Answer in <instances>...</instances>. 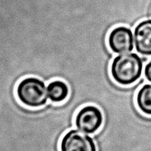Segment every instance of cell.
Instances as JSON below:
<instances>
[{
    "instance_id": "1",
    "label": "cell",
    "mask_w": 151,
    "mask_h": 151,
    "mask_svg": "<svg viewBox=\"0 0 151 151\" xmlns=\"http://www.w3.org/2000/svg\"><path fill=\"white\" fill-rule=\"evenodd\" d=\"M143 62L136 53H122L113 59L110 72L112 79L120 86L135 83L142 75Z\"/></svg>"
},
{
    "instance_id": "2",
    "label": "cell",
    "mask_w": 151,
    "mask_h": 151,
    "mask_svg": "<svg viewBox=\"0 0 151 151\" xmlns=\"http://www.w3.org/2000/svg\"><path fill=\"white\" fill-rule=\"evenodd\" d=\"M16 92L20 103L30 109L41 108L47 103L45 83L36 77H27L19 81Z\"/></svg>"
},
{
    "instance_id": "3",
    "label": "cell",
    "mask_w": 151,
    "mask_h": 151,
    "mask_svg": "<svg viewBox=\"0 0 151 151\" xmlns=\"http://www.w3.org/2000/svg\"><path fill=\"white\" fill-rule=\"evenodd\" d=\"M103 123V112L96 106L88 105L83 106L78 111L75 116V126L86 134H95L100 130Z\"/></svg>"
},
{
    "instance_id": "4",
    "label": "cell",
    "mask_w": 151,
    "mask_h": 151,
    "mask_svg": "<svg viewBox=\"0 0 151 151\" xmlns=\"http://www.w3.org/2000/svg\"><path fill=\"white\" fill-rule=\"evenodd\" d=\"M60 151H97L94 139L80 130L72 129L60 139Z\"/></svg>"
},
{
    "instance_id": "5",
    "label": "cell",
    "mask_w": 151,
    "mask_h": 151,
    "mask_svg": "<svg viewBox=\"0 0 151 151\" xmlns=\"http://www.w3.org/2000/svg\"><path fill=\"white\" fill-rule=\"evenodd\" d=\"M107 42L109 49L113 52L116 54L129 52L134 47V34L127 27H116L109 33Z\"/></svg>"
},
{
    "instance_id": "6",
    "label": "cell",
    "mask_w": 151,
    "mask_h": 151,
    "mask_svg": "<svg viewBox=\"0 0 151 151\" xmlns=\"http://www.w3.org/2000/svg\"><path fill=\"white\" fill-rule=\"evenodd\" d=\"M134 47L139 54L151 56V19L140 22L134 31Z\"/></svg>"
},
{
    "instance_id": "7",
    "label": "cell",
    "mask_w": 151,
    "mask_h": 151,
    "mask_svg": "<svg viewBox=\"0 0 151 151\" xmlns=\"http://www.w3.org/2000/svg\"><path fill=\"white\" fill-rule=\"evenodd\" d=\"M48 98L52 103H60L69 97V88L67 84L60 80H55L47 86Z\"/></svg>"
},
{
    "instance_id": "8",
    "label": "cell",
    "mask_w": 151,
    "mask_h": 151,
    "mask_svg": "<svg viewBox=\"0 0 151 151\" xmlns=\"http://www.w3.org/2000/svg\"><path fill=\"white\" fill-rule=\"evenodd\" d=\"M136 103L143 114L151 116V84L143 85L136 96Z\"/></svg>"
},
{
    "instance_id": "9",
    "label": "cell",
    "mask_w": 151,
    "mask_h": 151,
    "mask_svg": "<svg viewBox=\"0 0 151 151\" xmlns=\"http://www.w3.org/2000/svg\"><path fill=\"white\" fill-rule=\"evenodd\" d=\"M145 77L149 82L151 83V60L146 64L145 67Z\"/></svg>"
},
{
    "instance_id": "10",
    "label": "cell",
    "mask_w": 151,
    "mask_h": 151,
    "mask_svg": "<svg viewBox=\"0 0 151 151\" xmlns=\"http://www.w3.org/2000/svg\"><path fill=\"white\" fill-rule=\"evenodd\" d=\"M150 15H151V10H150Z\"/></svg>"
}]
</instances>
